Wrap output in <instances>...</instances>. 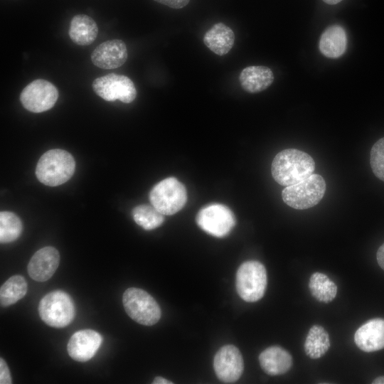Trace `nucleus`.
Segmentation results:
<instances>
[{"mask_svg":"<svg viewBox=\"0 0 384 384\" xmlns=\"http://www.w3.org/2000/svg\"><path fill=\"white\" fill-rule=\"evenodd\" d=\"M314 169L315 162L309 154L296 149H287L274 156L271 171L277 183L288 186L308 178Z\"/></svg>","mask_w":384,"mask_h":384,"instance_id":"1","label":"nucleus"},{"mask_svg":"<svg viewBox=\"0 0 384 384\" xmlns=\"http://www.w3.org/2000/svg\"><path fill=\"white\" fill-rule=\"evenodd\" d=\"M75 162L73 156L63 149H51L38 161L36 175L42 183L57 186L68 181L73 175Z\"/></svg>","mask_w":384,"mask_h":384,"instance_id":"2","label":"nucleus"},{"mask_svg":"<svg viewBox=\"0 0 384 384\" xmlns=\"http://www.w3.org/2000/svg\"><path fill=\"white\" fill-rule=\"evenodd\" d=\"M326 191V183L323 177L312 174L304 180L286 186L282 193L284 202L289 206L304 210L319 203Z\"/></svg>","mask_w":384,"mask_h":384,"instance_id":"3","label":"nucleus"},{"mask_svg":"<svg viewBox=\"0 0 384 384\" xmlns=\"http://www.w3.org/2000/svg\"><path fill=\"white\" fill-rule=\"evenodd\" d=\"M267 272L260 262L250 260L243 262L236 273V289L245 302H255L265 294L267 287Z\"/></svg>","mask_w":384,"mask_h":384,"instance_id":"4","label":"nucleus"},{"mask_svg":"<svg viewBox=\"0 0 384 384\" xmlns=\"http://www.w3.org/2000/svg\"><path fill=\"white\" fill-rule=\"evenodd\" d=\"M41 319L48 326L63 328L74 319L75 310L71 297L65 292L57 290L47 294L38 304Z\"/></svg>","mask_w":384,"mask_h":384,"instance_id":"5","label":"nucleus"},{"mask_svg":"<svg viewBox=\"0 0 384 384\" xmlns=\"http://www.w3.org/2000/svg\"><path fill=\"white\" fill-rule=\"evenodd\" d=\"M122 302L129 317L140 324L152 326L161 318L159 305L149 293L142 289L131 287L125 290Z\"/></svg>","mask_w":384,"mask_h":384,"instance_id":"6","label":"nucleus"},{"mask_svg":"<svg viewBox=\"0 0 384 384\" xmlns=\"http://www.w3.org/2000/svg\"><path fill=\"white\" fill-rule=\"evenodd\" d=\"M149 200L163 215H173L179 211L187 200L185 186L176 178H166L151 190Z\"/></svg>","mask_w":384,"mask_h":384,"instance_id":"7","label":"nucleus"},{"mask_svg":"<svg viewBox=\"0 0 384 384\" xmlns=\"http://www.w3.org/2000/svg\"><path fill=\"white\" fill-rule=\"evenodd\" d=\"M94 92L103 100L113 102L117 100L130 103L137 96L134 82L128 77L116 73H109L96 78L92 82Z\"/></svg>","mask_w":384,"mask_h":384,"instance_id":"8","label":"nucleus"},{"mask_svg":"<svg viewBox=\"0 0 384 384\" xmlns=\"http://www.w3.org/2000/svg\"><path fill=\"white\" fill-rule=\"evenodd\" d=\"M198 225L217 238L226 236L235 225V218L229 208L213 203L203 208L196 216Z\"/></svg>","mask_w":384,"mask_h":384,"instance_id":"9","label":"nucleus"},{"mask_svg":"<svg viewBox=\"0 0 384 384\" xmlns=\"http://www.w3.org/2000/svg\"><path fill=\"white\" fill-rule=\"evenodd\" d=\"M58 98L57 88L49 81L37 79L27 85L20 95V101L27 110L39 113L51 109Z\"/></svg>","mask_w":384,"mask_h":384,"instance_id":"10","label":"nucleus"},{"mask_svg":"<svg viewBox=\"0 0 384 384\" xmlns=\"http://www.w3.org/2000/svg\"><path fill=\"white\" fill-rule=\"evenodd\" d=\"M213 368L218 378L223 383H231L241 376L244 365L239 349L233 345H225L214 356Z\"/></svg>","mask_w":384,"mask_h":384,"instance_id":"11","label":"nucleus"},{"mask_svg":"<svg viewBox=\"0 0 384 384\" xmlns=\"http://www.w3.org/2000/svg\"><path fill=\"white\" fill-rule=\"evenodd\" d=\"M127 57L128 52L124 42L113 39L97 46L91 54V60L95 66L109 70L122 66Z\"/></svg>","mask_w":384,"mask_h":384,"instance_id":"12","label":"nucleus"},{"mask_svg":"<svg viewBox=\"0 0 384 384\" xmlns=\"http://www.w3.org/2000/svg\"><path fill=\"white\" fill-rule=\"evenodd\" d=\"M102 341V337L98 332L92 329L80 330L69 339L68 353L73 360L85 362L95 355Z\"/></svg>","mask_w":384,"mask_h":384,"instance_id":"13","label":"nucleus"},{"mask_svg":"<svg viewBox=\"0 0 384 384\" xmlns=\"http://www.w3.org/2000/svg\"><path fill=\"white\" fill-rule=\"evenodd\" d=\"M60 255L50 246L43 247L34 253L30 260L27 270L29 276L35 281L45 282L49 279L58 267Z\"/></svg>","mask_w":384,"mask_h":384,"instance_id":"14","label":"nucleus"},{"mask_svg":"<svg viewBox=\"0 0 384 384\" xmlns=\"http://www.w3.org/2000/svg\"><path fill=\"white\" fill-rule=\"evenodd\" d=\"M354 341L363 351L373 352L384 348V319H373L356 331Z\"/></svg>","mask_w":384,"mask_h":384,"instance_id":"15","label":"nucleus"},{"mask_svg":"<svg viewBox=\"0 0 384 384\" xmlns=\"http://www.w3.org/2000/svg\"><path fill=\"white\" fill-rule=\"evenodd\" d=\"M273 80L272 71L264 65L246 67L241 71L239 76L242 88L250 93H257L266 90L272 85Z\"/></svg>","mask_w":384,"mask_h":384,"instance_id":"16","label":"nucleus"},{"mask_svg":"<svg viewBox=\"0 0 384 384\" xmlns=\"http://www.w3.org/2000/svg\"><path fill=\"white\" fill-rule=\"evenodd\" d=\"M262 370L268 375H278L287 373L292 365L290 353L280 346H270L259 356Z\"/></svg>","mask_w":384,"mask_h":384,"instance_id":"17","label":"nucleus"},{"mask_svg":"<svg viewBox=\"0 0 384 384\" xmlns=\"http://www.w3.org/2000/svg\"><path fill=\"white\" fill-rule=\"evenodd\" d=\"M235 34L233 30L223 23L214 24L203 36L204 44L218 55L227 54L233 48Z\"/></svg>","mask_w":384,"mask_h":384,"instance_id":"18","label":"nucleus"},{"mask_svg":"<svg viewBox=\"0 0 384 384\" xmlns=\"http://www.w3.org/2000/svg\"><path fill=\"white\" fill-rule=\"evenodd\" d=\"M319 47L321 53L327 58L341 57L347 47V36L343 28L338 25L329 26L321 36Z\"/></svg>","mask_w":384,"mask_h":384,"instance_id":"19","label":"nucleus"},{"mask_svg":"<svg viewBox=\"0 0 384 384\" xmlns=\"http://www.w3.org/2000/svg\"><path fill=\"white\" fill-rule=\"evenodd\" d=\"M68 33L70 39L77 45L88 46L96 39L98 28L90 16L78 14L71 19Z\"/></svg>","mask_w":384,"mask_h":384,"instance_id":"20","label":"nucleus"},{"mask_svg":"<svg viewBox=\"0 0 384 384\" xmlns=\"http://www.w3.org/2000/svg\"><path fill=\"white\" fill-rule=\"evenodd\" d=\"M330 347V338L327 331L319 325H314L309 329L304 348L306 354L312 359L323 356Z\"/></svg>","mask_w":384,"mask_h":384,"instance_id":"21","label":"nucleus"},{"mask_svg":"<svg viewBox=\"0 0 384 384\" xmlns=\"http://www.w3.org/2000/svg\"><path fill=\"white\" fill-rule=\"evenodd\" d=\"M309 288L311 295L321 302H331L337 294L336 284L321 272H314L311 275Z\"/></svg>","mask_w":384,"mask_h":384,"instance_id":"22","label":"nucleus"},{"mask_svg":"<svg viewBox=\"0 0 384 384\" xmlns=\"http://www.w3.org/2000/svg\"><path fill=\"white\" fill-rule=\"evenodd\" d=\"M26 292L27 283L25 278L21 275H14L1 286V305L10 306L22 299Z\"/></svg>","mask_w":384,"mask_h":384,"instance_id":"23","label":"nucleus"},{"mask_svg":"<svg viewBox=\"0 0 384 384\" xmlns=\"http://www.w3.org/2000/svg\"><path fill=\"white\" fill-rule=\"evenodd\" d=\"M132 216L135 223L146 230L158 228L164 220L161 213L153 206L147 205L135 207L132 210Z\"/></svg>","mask_w":384,"mask_h":384,"instance_id":"24","label":"nucleus"},{"mask_svg":"<svg viewBox=\"0 0 384 384\" xmlns=\"http://www.w3.org/2000/svg\"><path fill=\"white\" fill-rule=\"evenodd\" d=\"M22 223L20 218L9 211L0 213V241L8 243L16 240L21 235Z\"/></svg>","mask_w":384,"mask_h":384,"instance_id":"25","label":"nucleus"},{"mask_svg":"<svg viewBox=\"0 0 384 384\" xmlns=\"http://www.w3.org/2000/svg\"><path fill=\"white\" fill-rule=\"evenodd\" d=\"M370 164L375 176L384 181V137L378 140L372 146Z\"/></svg>","mask_w":384,"mask_h":384,"instance_id":"26","label":"nucleus"},{"mask_svg":"<svg viewBox=\"0 0 384 384\" xmlns=\"http://www.w3.org/2000/svg\"><path fill=\"white\" fill-rule=\"evenodd\" d=\"M12 383L9 369L5 361L0 358V383L11 384Z\"/></svg>","mask_w":384,"mask_h":384,"instance_id":"27","label":"nucleus"},{"mask_svg":"<svg viewBox=\"0 0 384 384\" xmlns=\"http://www.w3.org/2000/svg\"><path fill=\"white\" fill-rule=\"evenodd\" d=\"M158 3L173 9H181L186 6L190 0H154Z\"/></svg>","mask_w":384,"mask_h":384,"instance_id":"28","label":"nucleus"},{"mask_svg":"<svg viewBox=\"0 0 384 384\" xmlns=\"http://www.w3.org/2000/svg\"><path fill=\"white\" fill-rule=\"evenodd\" d=\"M376 259L379 266L384 270V243L378 248Z\"/></svg>","mask_w":384,"mask_h":384,"instance_id":"29","label":"nucleus"},{"mask_svg":"<svg viewBox=\"0 0 384 384\" xmlns=\"http://www.w3.org/2000/svg\"><path fill=\"white\" fill-rule=\"evenodd\" d=\"M153 384H172L173 382L169 380H166L163 377H161V376H156L153 382H152Z\"/></svg>","mask_w":384,"mask_h":384,"instance_id":"30","label":"nucleus"},{"mask_svg":"<svg viewBox=\"0 0 384 384\" xmlns=\"http://www.w3.org/2000/svg\"><path fill=\"white\" fill-rule=\"evenodd\" d=\"M372 383L373 384H384V376H379L376 378Z\"/></svg>","mask_w":384,"mask_h":384,"instance_id":"31","label":"nucleus"},{"mask_svg":"<svg viewBox=\"0 0 384 384\" xmlns=\"http://www.w3.org/2000/svg\"><path fill=\"white\" fill-rule=\"evenodd\" d=\"M322 1L328 4L334 5V4H336L341 2L342 0H322Z\"/></svg>","mask_w":384,"mask_h":384,"instance_id":"32","label":"nucleus"}]
</instances>
